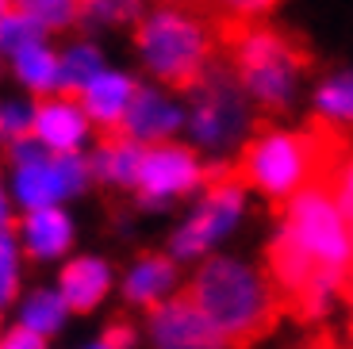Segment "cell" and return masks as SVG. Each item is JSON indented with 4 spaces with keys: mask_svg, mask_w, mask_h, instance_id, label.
Here are the masks:
<instances>
[{
    "mask_svg": "<svg viewBox=\"0 0 353 349\" xmlns=\"http://www.w3.org/2000/svg\"><path fill=\"white\" fill-rule=\"evenodd\" d=\"M215 19H239V23H265L284 0H212Z\"/></svg>",
    "mask_w": 353,
    "mask_h": 349,
    "instance_id": "7402d4cb",
    "label": "cell"
},
{
    "mask_svg": "<svg viewBox=\"0 0 353 349\" xmlns=\"http://www.w3.org/2000/svg\"><path fill=\"white\" fill-rule=\"evenodd\" d=\"M0 349H46V338L35 330H27V326H12L8 334H4V341H0Z\"/></svg>",
    "mask_w": 353,
    "mask_h": 349,
    "instance_id": "484cf974",
    "label": "cell"
},
{
    "mask_svg": "<svg viewBox=\"0 0 353 349\" xmlns=\"http://www.w3.org/2000/svg\"><path fill=\"white\" fill-rule=\"evenodd\" d=\"M303 349H334V346H330L327 338H315V341H307V346H303Z\"/></svg>",
    "mask_w": 353,
    "mask_h": 349,
    "instance_id": "83f0119b",
    "label": "cell"
},
{
    "mask_svg": "<svg viewBox=\"0 0 353 349\" xmlns=\"http://www.w3.org/2000/svg\"><path fill=\"white\" fill-rule=\"evenodd\" d=\"M134 50L142 58V70L158 85L185 92V97L223 58L212 19L192 16V12H173V8L150 12L134 27Z\"/></svg>",
    "mask_w": 353,
    "mask_h": 349,
    "instance_id": "277c9868",
    "label": "cell"
},
{
    "mask_svg": "<svg viewBox=\"0 0 353 349\" xmlns=\"http://www.w3.org/2000/svg\"><path fill=\"white\" fill-rule=\"evenodd\" d=\"M88 127H92V119L85 115V108L77 100H65V97L35 100V139L50 154H77Z\"/></svg>",
    "mask_w": 353,
    "mask_h": 349,
    "instance_id": "30bf717a",
    "label": "cell"
},
{
    "mask_svg": "<svg viewBox=\"0 0 353 349\" xmlns=\"http://www.w3.org/2000/svg\"><path fill=\"white\" fill-rule=\"evenodd\" d=\"M19 284V250H16V227H4L0 235V299L12 303Z\"/></svg>",
    "mask_w": 353,
    "mask_h": 349,
    "instance_id": "603a6c76",
    "label": "cell"
},
{
    "mask_svg": "<svg viewBox=\"0 0 353 349\" xmlns=\"http://www.w3.org/2000/svg\"><path fill=\"white\" fill-rule=\"evenodd\" d=\"M92 349H108V346H92Z\"/></svg>",
    "mask_w": 353,
    "mask_h": 349,
    "instance_id": "f1b7e54d",
    "label": "cell"
},
{
    "mask_svg": "<svg viewBox=\"0 0 353 349\" xmlns=\"http://www.w3.org/2000/svg\"><path fill=\"white\" fill-rule=\"evenodd\" d=\"M139 81H131L127 73H100L92 85L81 92L77 104L85 108V115L92 119V127H97L100 134L104 131H119L127 119V112H131L134 97H139Z\"/></svg>",
    "mask_w": 353,
    "mask_h": 349,
    "instance_id": "8fae6325",
    "label": "cell"
},
{
    "mask_svg": "<svg viewBox=\"0 0 353 349\" xmlns=\"http://www.w3.org/2000/svg\"><path fill=\"white\" fill-rule=\"evenodd\" d=\"M200 184H208V169L200 166V154L192 146H181V142H158V146H146V154H142L134 196L146 208H158V203L176 200Z\"/></svg>",
    "mask_w": 353,
    "mask_h": 349,
    "instance_id": "52a82bcc",
    "label": "cell"
},
{
    "mask_svg": "<svg viewBox=\"0 0 353 349\" xmlns=\"http://www.w3.org/2000/svg\"><path fill=\"white\" fill-rule=\"evenodd\" d=\"M176 280H181V272H176V257H169V253H146V257H139V261L127 269L123 299L131 307H146V311H154L158 303L169 299V292L176 288Z\"/></svg>",
    "mask_w": 353,
    "mask_h": 349,
    "instance_id": "7c38bea8",
    "label": "cell"
},
{
    "mask_svg": "<svg viewBox=\"0 0 353 349\" xmlns=\"http://www.w3.org/2000/svg\"><path fill=\"white\" fill-rule=\"evenodd\" d=\"M108 288H112V269L100 257H73L58 277V292H62L65 307L73 315L97 311L100 299L108 296Z\"/></svg>",
    "mask_w": 353,
    "mask_h": 349,
    "instance_id": "4fadbf2b",
    "label": "cell"
},
{
    "mask_svg": "<svg viewBox=\"0 0 353 349\" xmlns=\"http://www.w3.org/2000/svg\"><path fill=\"white\" fill-rule=\"evenodd\" d=\"M188 131L192 142L203 150H230V146H246V131L254 127V104L239 88L234 73L227 61H215L212 73L188 92Z\"/></svg>",
    "mask_w": 353,
    "mask_h": 349,
    "instance_id": "5b68a950",
    "label": "cell"
},
{
    "mask_svg": "<svg viewBox=\"0 0 353 349\" xmlns=\"http://www.w3.org/2000/svg\"><path fill=\"white\" fill-rule=\"evenodd\" d=\"M65 311H70V307H65L62 292L39 288V292H31V296L19 303V326H27V330L50 338V334L65 323Z\"/></svg>",
    "mask_w": 353,
    "mask_h": 349,
    "instance_id": "d6986e66",
    "label": "cell"
},
{
    "mask_svg": "<svg viewBox=\"0 0 353 349\" xmlns=\"http://www.w3.org/2000/svg\"><path fill=\"white\" fill-rule=\"evenodd\" d=\"M12 70L16 77L23 81V88L31 92L35 100H46V97H58V73H62V58L50 50V46H27L12 58Z\"/></svg>",
    "mask_w": 353,
    "mask_h": 349,
    "instance_id": "9a60e30c",
    "label": "cell"
},
{
    "mask_svg": "<svg viewBox=\"0 0 353 349\" xmlns=\"http://www.w3.org/2000/svg\"><path fill=\"white\" fill-rule=\"evenodd\" d=\"M353 157V131L311 115L300 131H281L257 123V134L230 161L234 177L246 188H257L281 211L292 196H300L315 181H334Z\"/></svg>",
    "mask_w": 353,
    "mask_h": 349,
    "instance_id": "6da1fadb",
    "label": "cell"
},
{
    "mask_svg": "<svg viewBox=\"0 0 353 349\" xmlns=\"http://www.w3.org/2000/svg\"><path fill=\"white\" fill-rule=\"evenodd\" d=\"M0 131H4V146H16L23 139H35V108L8 104L0 115Z\"/></svg>",
    "mask_w": 353,
    "mask_h": 349,
    "instance_id": "cb8c5ba5",
    "label": "cell"
},
{
    "mask_svg": "<svg viewBox=\"0 0 353 349\" xmlns=\"http://www.w3.org/2000/svg\"><path fill=\"white\" fill-rule=\"evenodd\" d=\"M134 338H139V330H134L127 319H115V323H108V330H104V338H100V346H108V349H131Z\"/></svg>",
    "mask_w": 353,
    "mask_h": 349,
    "instance_id": "d4e9b609",
    "label": "cell"
},
{
    "mask_svg": "<svg viewBox=\"0 0 353 349\" xmlns=\"http://www.w3.org/2000/svg\"><path fill=\"white\" fill-rule=\"evenodd\" d=\"M242 203H246V184L234 177L230 161L208 169V184H203V200L196 203V211L181 223V230L169 242L173 257H203L212 253V246L227 235L242 215Z\"/></svg>",
    "mask_w": 353,
    "mask_h": 349,
    "instance_id": "8992f818",
    "label": "cell"
},
{
    "mask_svg": "<svg viewBox=\"0 0 353 349\" xmlns=\"http://www.w3.org/2000/svg\"><path fill=\"white\" fill-rule=\"evenodd\" d=\"M181 292L200 307V315L223 334L230 349L257 346L276 330L284 315L269 272L234 257H203Z\"/></svg>",
    "mask_w": 353,
    "mask_h": 349,
    "instance_id": "3957f363",
    "label": "cell"
},
{
    "mask_svg": "<svg viewBox=\"0 0 353 349\" xmlns=\"http://www.w3.org/2000/svg\"><path fill=\"white\" fill-rule=\"evenodd\" d=\"M85 4L88 0H4V12H19L46 31H65L85 19Z\"/></svg>",
    "mask_w": 353,
    "mask_h": 349,
    "instance_id": "e0dca14e",
    "label": "cell"
},
{
    "mask_svg": "<svg viewBox=\"0 0 353 349\" xmlns=\"http://www.w3.org/2000/svg\"><path fill=\"white\" fill-rule=\"evenodd\" d=\"M100 50L88 43H77L70 46V50L62 54V73H58V97L65 100H81V92H85L92 81L100 77Z\"/></svg>",
    "mask_w": 353,
    "mask_h": 349,
    "instance_id": "2e32d148",
    "label": "cell"
},
{
    "mask_svg": "<svg viewBox=\"0 0 353 349\" xmlns=\"http://www.w3.org/2000/svg\"><path fill=\"white\" fill-rule=\"evenodd\" d=\"M181 123H185V112H181L173 100H165L158 88L142 85L134 104H131V112H127V119H123V127H119V134L142 142V146H158V142H173V134L181 131Z\"/></svg>",
    "mask_w": 353,
    "mask_h": 349,
    "instance_id": "9c48e42d",
    "label": "cell"
},
{
    "mask_svg": "<svg viewBox=\"0 0 353 349\" xmlns=\"http://www.w3.org/2000/svg\"><path fill=\"white\" fill-rule=\"evenodd\" d=\"M43 35H46V27H39L35 19L19 16V12H4V16H0V46H4L8 58H16L27 46H39Z\"/></svg>",
    "mask_w": 353,
    "mask_h": 349,
    "instance_id": "44dd1931",
    "label": "cell"
},
{
    "mask_svg": "<svg viewBox=\"0 0 353 349\" xmlns=\"http://www.w3.org/2000/svg\"><path fill=\"white\" fill-rule=\"evenodd\" d=\"M19 235H23V250L46 261V257H58L73 246V223L62 208H39L23 215Z\"/></svg>",
    "mask_w": 353,
    "mask_h": 349,
    "instance_id": "5bb4252c",
    "label": "cell"
},
{
    "mask_svg": "<svg viewBox=\"0 0 353 349\" xmlns=\"http://www.w3.org/2000/svg\"><path fill=\"white\" fill-rule=\"evenodd\" d=\"M161 8H173V12H192V16L203 19H215V4L212 0H158Z\"/></svg>",
    "mask_w": 353,
    "mask_h": 349,
    "instance_id": "4316f807",
    "label": "cell"
},
{
    "mask_svg": "<svg viewBox=\"0 0 353 349\" xmlns=\"http://www.w3.org/2000/svg\"><path fill=\"white\" fill-rule=\"evenodd\" d=\"M150 16L142 0H88L85 4V27H139Z\"/></svg>",
    "mask_w": 353,
    "mask_h": 349,
    "instance_id": "ffe728a7",
    "label": "cell"
},
{
    "mask_svg": "<svg viewBox=\"0 0 353 349\" xmlns=\"http://www.w3.org/2000/svg\"><path fill=\"white\" fill-rule=\"evenodd\" d=\"M146 334H150L154 349H230L185 292H176L154 311H146Z\"/></svg>",
    "mask_w": 353,
    "mask_h": 349,
    "instance_id": "ba28073f",
    "label": "cell"
},
{
    "mask_svg": "<svg viewBox=\"0 0 353 349\" xmlns=\"http://www.w3.org/2000/svg\"><path fill=\"white\" fill-rule=\"evenodd\" d=\"M223 46V61L230 66L239 88L250 97L254 112L284 115L296 104L303 77L315 70L311 43L281 23H239V19H212Z\"/></svg>",
    "mask_w": 353,
    "mask_h": 349,
    "instance_id": "7a4b0ae2",
    "label": "cell"
},
{
    "mask_svg": "<svg viewBox=\"0 0 353 349\" xmlns=\"http://www.w3.org/2000/svg\"><path fill=\"white\" fill-rule=\"evenodd\" d=\"M315 115H323V119L353 131V70L330 73V77L315 88Z\"/></svg>",
    "mask_w": 353,
    "mask_h": 349,
    "instance_id": "ac0fdd59",
    "label": "cell"
}]
</instances>
